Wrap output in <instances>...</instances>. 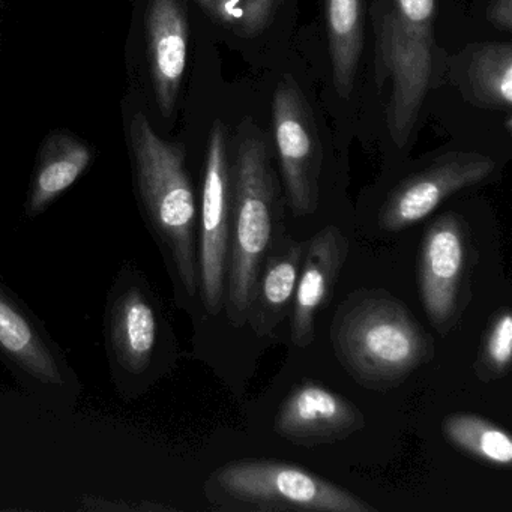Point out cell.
<instances>
[{
	"mask_svg": "<svg viewBox=\"0 0 512 512\" xmlns=\"http://www.w3.org/2000/svg\"><path fill=\"white\" fill-rule=\"evenodd\" d=\"M436 0H376L373 7L374 77L391 83L386 124L404 148L418 122L433 76Z\"/></svg>",
	"mask_w": 512,
	"mask_h": 512,
	"instance_id": "cell-5",
	"label": "cell"
},
{
	"mask_svg": "<svg viewBox=\"0 0 512 512\" xmlns=\"http://www.w3.org/2000/svg\"><path fill=\"white\" fill-rule=\"evenodd\" d=\"M230 203L232 176L227 154V128L223 122L215 121L209 134L202 206L197 226V314L203 311L206 316L214 317L224 308L229 265Z\"/></svg>",
	"mask_w": 512,
	"mask_h": 512,
	"instance_id": "cell-8",
	"label": "cell"
},
{
	"mask_svg": "<svg viewBox=\"0 0 512 512\" xmlns=\"http://www.w3.org/2000/svg\"><path fill=\"white\" fill-rule=\"evenodd\" d=\"M494 161L475 152H451L430 167L404 179L386 199L379 224L386 232H401L427 218L452 194L481 184L494 172Z\"/></svg>",
	"mask_w": 512,
	"mask_h": 512,
	"instance_id": "cell-11",
	"label": "cell"
},
{
	"mask_svg": "<svg viewBox=\"0 0 512 512\" xmlns=\"http://www.w3.org/2000/svg\"><path fill=\"white\" fill-rule=\"evenodd\" d=\"M491 25L500 31L509 32L512 29V0H491L487 11Z\"/></svg>",
	"mask_w": 512,
	"mask_h": 512,
	"instance_id": "cell-23",
	"label": "cell"
},
{
	"mask_svg": "<svg viewBox=\"0 0 512 512\" xmlns=\"http://www.w3.org/2000/svg\"><path fill=\"white\" fill-rule=\"evenodd\" d=\"M512 361V316L503 308L491 320L481 352L475 364V373L482 382L502 379L511 370Z\"/></svg>",
	"mask_w": 512,
	"mask_h": 512,
	"instance_id": "cell-20",
	"label": "cell"
},
{
	"mask_svg": "<svg viewBox=\"0 0 512 512\" xmlns=\"http://www.w3.org/2000/svg\"><path fill=\"white\" fill-rule=\"evenodd\" d=\"M230 203V245L226 308L233 325L247 322L254 286L274 239L278 185L265 137L245 119L236 139Z\"/></svg>",
	"mask_w": 512,
	"mask_h": 512,
	"instance_id": "cell-4",
	"label": "cell"
},
{
	"mask_svg": "<svg viewBox=\"0 0 512 512\" xmlns=\"http://www.w3.org/2000/svg\"><path fill=\"white\" fill-rule=\"evenodd\" d=\"M197 4L217 22L224 23V25H235L238 22V0H197Z\"/></svg>",
	"mask_w": 512,
	"mask_h": 512,
	"instance_id": "cell-22",
	"label": "cell"
},
{
	"mask_svg": "<svg viewBox=\"0 0 512 512\" xmlns=\"http://www.w3.org/2000/svg\"><path fill=\"white\" fill-rule=\"evenodd\" d=\"M470 239L457 214L437 218L424 235L419 290L431 325L448 334L464 307L469 275Z\"/></svg>",
	"mask_w": 512,
	"mask_h": 512,
	"instance_id": "cell-10",
	"label": "cell"
},
{
	"mask_svg": "<svg viewBox=\"0 0 512 512\" xmlns=\"http://www.w3.org/2000/svg\"><path fill=\"white\" fill-rule=\"evenodd\" d=\"M272 130L292 214H314L319 205L322 143L310 104L293 80H283L275 89Z\"/></svg>",
	"mask_w": 512,
	"mask_h": 512,
	"instance_id": "cell-9",
	"label": "cell"
},
{
	"mask_svg": "<svg viewBox=\"0 0 512 512\" xmlns=\"http://www.w3.org/2000/svg\"><path fill=\"white\" fill-rule=\"evenodd\" d=\"M458 88L467 100L485 109L511 112L512 46L484 43L461 53Z\"/></svg>",
	"mask_w": 512,
	"mask_h": 512,
	"instance_id": "cell-16",
	"label": "cell"
},
{
	"mask_svg": "<svg viewBox=\"0 0 512 512\" xmlns=\"http://www.w3.org/2000/svg\"><path fill=\"white\" fill-rule=\"evenodd\" d=\"M332 82L341 98L350 97L364 47L362 0H325Z\"/></svg>",
	"mask_w": 512,
	"mask_h": 512,
	"instance_id": "cell-18",
	"label": "cell"
},
{
	"mask_svg": "<svg viewBox=\"0 0 512 512\" xmlns=\"http://www.w3.org/2000/svg\"><path fill=\"white\" fill-rule=\"evenodd\" d=\"M347 253L349 241L335 226L325 227L305 244L290 322V337L295 346L313 343L317 313L331 298Z\"/></svg>",
	"mask_w": 512,
	"mask_h": 512,
	"instance_id": "cell-13",
	"label": "cell"
},
{
	"mask_svg": "<svg viewBox=\"0 0 512 512\" xmlns=\"http://www.w3.org/2000/svg\"><path fill=\"white\" fill-rule=\"evenodd\" d=\"M146 29L155 97L164 118H170L187 65L188 20L181 0H149Z\"/></svg>",
	"mask_w": 512,
	"mask_h": 512,
	"instance_id": "cell-14",
	"label": "cell"
},
{
	"mask_svg": "<svg viewBox=\"0 0 512 512\" xmlns=\"http://www.w3.org/2000/svg\"><path fill=\"white\" fill-rule=\"evenodd\" d=\"M304 253V242L283 238L274 253L266 254L247 316L259 337L272 334L292 311Z\"/></svg>",
	"mask_w": 512,
	"mask_h": 512,
	"instance_id": "cell-15",
	"label": "cell"
},
{
	"mask_svg": "<svg viewBox=\"0 0 512 512\" xmlns=\"http://www.w3.org/2000/svg\"><path fill=\"white\" fill-rule=\"evenodd\" d=\"M364 425V415L352 401L311 380L292 389L275 418V431L301 446L341 442Z\"/></svg>",
	"mask_w": 512,
	"mask_h": 512,
	"instance_id": "cell-12",
	"label": "cell"
},
{
	"mask_svg": "<svg viewBox=\"0 0 512 512\" xmlns=\"http://www.w3.org/2000/svg\"><path fill=\"white\" fill-rule=\"evenodd\" d=\"M88 145L68 134H55L41 149L37 169L26 197V217L43 214L91 164Z\"/></svg>",
	"mask_w": 512,
	"mask_h": 512,
	"instance_id": "cell-17",
	"label": "cell"
},
{
	"mask_svg": "<svg viewBox=\"0 0 512 512\" xmlns=\"http://www.w3.org/2000/svg\"><path fill=\"white\" fill-rule=\"evenodd\" d=\"M0 361L38 403L70 412L82 383L37 314L0 281Z\"/></svg>",
	"mask_w": 512,
	"mask_h": 512,
	"instance_id": "cell-7",
	"label": "cell"
},
{
	"mask_svg": "<svg viewBox=\"0 0 512 512\" xmlns=\"http://www.w3.org/2000/svg\"><path fill=\"white\" fill-rule=\"evenodd\" d=\"M104 347L110 379L122 400H139L169 373L176 341L160 296L142 269L125 262L104 308Z\"/></svg>",
	"mask_w": 512,
	"mask_h": 512,
	"instance_id": "cell-3",
	"label": "cell"
},
{
	"mask_svg": "<svg viewBox=\"0 0 512 512\" xmlns=\"http://www.w3.org/2000/svg\"><path fill=\"white\" fill-rule=\"evenodd\" d=\"M205 496L227 511L374 512L346 488L286 461L245 458L209 475Z\"/></svg>",
	"mask_w": 512,
	"mask_h": 512,
	"instance_id": "cell-6",
	"label": "cell"
},
{
	"mask_svg": "<svg viewBox=\"0 0 512 512\" xmlns=\"http://www.w3.org/2000/svg\"><path fill=\"white\" fill-rule=\"evenodd\" d=\"M278 0H241L238 26L242 34L254 37L265 31L277 8Z\"/></svg>",
	"mask_w": 512,
	"mask_h": 512,
	"instance_id": "cell-21",
	"label": "cell"
},
{
	"mask_svg": "<svg viewBox=\"0 0 512 512\" xmlns=\"http://www.w3.org/2000/svg\"><path fill=\"white\" fill-rule=\"evenodd\" d=\"M442 431L449 443L466 454L491 466H511V436L488 419L470 413H452L443 421Z\"/></svg>",
	"mask_w": 512,
	"mask_h": 512,
	"instance_id": "cell-19",
	"label": "cell"
},
{
	"mask_svg": "<svg viewBox=\"0 0 512 512\" xmlns=\"http://www.w3.org/2000/svg\"><path fill=\"white\" fill-rule=\"evenodd\" d=\"M130 139L143 221L163 257L176 304L196 319L199 211L185 166L184 146L161 139L140 112L131 121Z\"/></svg>",
	"mask_w": 512,
	"mask_h": 512,
	"instance_id": "cell-1",
	"label": "cell"
},
{
	"mask_svg": "<svg viewBox=\"0 0 512 512\" xmlns=\"http://www.w3.org/2000/svg\"><path fill=\"white\" fill-rule=\"evenodd\" d=\"M332 346L344 370L373 391H388L431 361L433 337L385 290H361L340 305Z\"/></svg>",
	"mask_w": 512,
	"mask_h": 512,
	"instance_id": "cell-2",
	"label": "cell"
}]
</instances>
